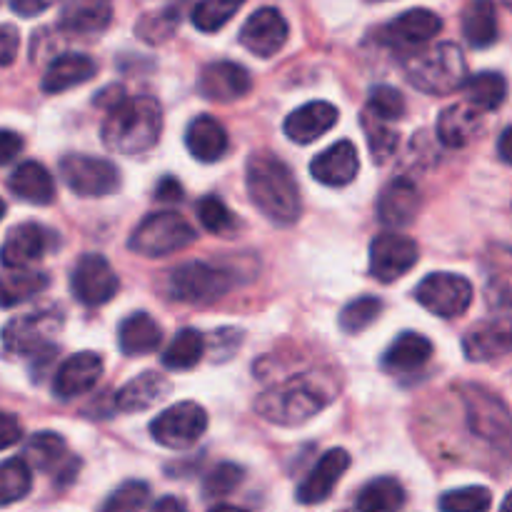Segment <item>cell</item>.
I'll return each instance as SVG.
<instances>
[{
  "label": "cell",
  "mask_w": 512,
  "mask_h": 512,
  "mask_svg": "<svg viewBox=\"0 0 512 512\" xmlns=\"http://www.w3.org/2000/svg\"><path fill=\"white\" fill-rule=\"evenodd\" d=\"M245 188L255 208L275 225H293L300 218V188L293 170L273 153H253L245 168Z\"/></svg>",
  "instance_id": "6da1fadb"
},
{
  "label": "cell",
  "mask_w": 512,
  "mask_h": 512,
  "mask_svg": "<svg viewBox=\"0 0 512 512\" xmlns=\"http://www.w3.org/2000/svg\"><path fill=\"white\" fill-rule=\"evenodd\" d=\"M163 133V108L150 95H123L103 120V143L113 153L140 155L155 148Z\"/></svg>",
  "instance_id": "7a4b0ae2"
},
{
  "label": "cell",
  "mask_w": 512,
  "mask_h": 512,
  "mask_svg": "<svg viewBox=\"0 0 512 512\" xmlns=\"http://www.w3.org/2000/svg\"><path fill=\"white\" fill-rule=\"evenodd\" d=\"M333 400V388L318 375L303 373L273 385L258 398L255 408L265 420L275 425H303Z\"/></svg>",
  "instance_id": "3957f363"
},
{
  "label": "cell",
  "mask_w": 512,
  "mask_h": 512,
  "mask_svg": "<svg viewBox=\"0 0 512 512\" xmlns=\"http://www.w3.org/2000/svg\"><path fill=\"white\" fill-rule=\"evenodd\" d=\"M408 80L428 95H450L468 80V63L455 43H440L425 53L413 55L408 63Z\"/></svg>",
  "instance_id": "277c9868"
},
{
  "label": "cell",
  "mask_w": 512,
  "mask_h": 512,
  "mask_svg": "<svg viewBox=\"0 0 512 512\" xmlns=\"http://www.w3.org/2000/svg\"><path fill=\"white\" fill-rule=\"evenodd\" d=\"M195 238L198 233L183 215L173 210H160L140 220V225L130 235L128 248L145 258H165L193 245Z\"/></svg>",
  "instance_id": "5b68a950"
},
{
  "label": "cell",
  "mask_w": 512,
  "mask_h": 512,
  "mask_svg": "<svg viewBox=\"0 0 512 512\" xmlns=\"http://www.w3.org/2000/svg\"><path fill=\"white\" fill-rule=\"evenodd\" d=\"M63 328L58 310H38L33 315L10 320L3 328V350L10 358H35L53 353L55 335Z\"/></svg>",
  "instance_id": "8992f818"
},
{
  "label": "cell",
  "mask_w": 512,
  "mask_h": 512,
  "mask_svg": "<svg viewBox=\"0 0 512 512\" xmlns=\"http://www.w3.org/2000/svg\"><path fill=\"white\" fill-rule=\"evenodd\" d=\"M465 405H468V423L478 438L488 440L495 448H512V415L508 405L480 385H465Z\"/></svg>",
  "instance_id": "52a82bcc"
},
{
  "label": "cell",
  "mask_w": 512,
  "mask_h": 512,
  "mask_svg": "<svg viewBox=\"0 0 512 512\" xmlns=\"http://www.w3.org/2000/svg\"><path fill=\"white\" fill-rule=\"evenodd\" d=\"M168 290L173 300L190 305H205L223 298L230 290L228 270L218 268L203 260H190V263L178 265L168 278Z\"/></svg>",
  "instance_id": "ba28073f"
},
{
  "label": "cell",
  "mask_w": 512,
  "mask_h": 512,
  "mask_svg": "<svg viewBox=\"0 0 512 512\" xmlns=\"http://www.w3.org/2000/svg\"><path fill=\"white\" fill-rule=\"evenodd\" d=\"M415 300L438 318H460L473 303V283L455 273H433L415 288Z\"/></svg>",
  "instance_id": "9c48e42d"
},
{
  "label": "cell",
  "mask_w": 512,
  "mask_h": 512,
  "mask_svg": "<svg viewBox=\"0 0 512 512\" xmlns=\"http://www.w3.org/2000/svg\"><path fill=\"white\" fill-rule=\"evenodd\" d=\"M205 430H208V413H205L203 405L193 403V400H185V403L163 410L150 423L153 438L170 450L193 448L203 438Z\"/></svg>",
  "instance_id": "30bf717a"
},
{
  "label": "cell",
  "mask_w": 512,
  "mask_h": 512,
  "mask_svg": "<svg viewBox=\"0 0 512 512\" xmlns=\"http://www.w3.org/2000/svg\"><path fill=\"white\" fill-rule=\"evenodd\" d=\"M60 175L65 185L83 198H103L120 185L118 168L110 160L95 158V155H65L60 160Z\"/></svg>",
  "instance_id": "8fae6325"
},
{
  "label": "cell",
  "mask_w": 512,
  "mask_h": 512,
  "mask_svg": "<svg viewBox=\"0 0 512 512\" xmlns=\"http://www.w3.org/2000/svg\"><path fill=\"white\" fill-rule=\"evenodd\" d=\"M70 288H73L78 303L88 305V308H98V305L110 303L115 298L120 280L103 255L88 253L75 263Z\"/></svg>",
  "instance_id": "7c38bea8"
},
{
  "label": "cell",
  "mask_w": 512,
  "mask_h": 512,
  "mask_svg": "<svg viewBox=\"0 0 512 512\" xmlns=\"http://www.w3.org/2000/svg\"><path fill=\"white\" fill-rule=\"evenodd\" d=\"M420 260L418 245L408 235L383 233L370 243V275L380 283L403 278Z\"/></svg>",
  "instance_id": "4fadbf2b"
},
{
  "label": "cell",
  "mask_w": 512,
  "mask_h": 512,
  "mask_svg": "<svg viewBox=\"0 0 512 512\" xmlns=\"http://www.w3.org/2000/svg\"><path fill=\"white\" fill-rule=\"evenodd\" d=\"M58 245V235L38 223L15 225L0 245V263L5 268H28Z\"/></svg>",
  "instance_id": "5bb4252c"
},
{
  "label": "cell",
  "mask_w": 512,
  "mask_h": 512,
  "mask_svg": "<svg viewBox=\"0 0 512 512\" xmlns=\"http://www.w3.org/2000/svg\"><path fill=\"white\" fill-rule=\"evenodd\" d=\"M290 25L278 8H260L245 20L240 43L258 58H273L288 43Z\"/></svg>",
  "instance_id": "9a60e30c"
},
{
  "label": "cell",
  "mask_w": 512,
  "mask_h": 512,
  "mask_svg": "<svg viewBox=\"0 0 512 512\" xmlns=\"http://www.w3.org/2000/svg\"><path fill=\"white\" fill-rule=\"evenodd\" d=\"M440 30H443L440 15H435L433 10L413 8L405 10V13L398 15L395 20H390V23L380 30V40H383L385 45H390V48L415 50L423 48L425 43H430Z\"/></svg>",
  "instance_id": "2e32d148"
},
{
  "label": "cell",
  "mask_w": 512,
  "mask_h": 512,
  "mask_svg": "<svg viewBox=\"0 0 512 512\" xmlns=\"http://www.w3.org/2000/svg\"><path fill=\"white\" fill-rule=\"evenodd\" d=\"M350 468V455L348 450L333 448L323 455V458L315 463V468L310 470L308 478L298 485L295 490V500L300 505H318L323 500H328L333 495L335 485L343 480V475Z\"/></svg>",
  "instance_id": "e0dca14e"
},
{
  "label": "cell",
  "mask_w": 512,
  "mask_h": 512,
  "mask_svg": "<svg viewBox=\"0 0 512 512\" xmlns=\"http://www.w3.org/2000/svg\"><path fill=\"white\" fill-rule=\"evenodd\" d=\"M463 348L473 363H490V360L503 358L512 350V323L498 315L480 320L465 333Z\"/></svg>",
  "instance_id": "ac0fdd59"
},
{
  "label": "cell",
  "mask_w": 512,
  "mask_h": 512,
  "mask_svg": "<svg viewBox=\"0 0 512 512\" xmlns=\"http://www.w3.org/2000/svg\"><path fill=\"white\" fill-rule=\"evenodd\" d=\"M100 375H103V360H100V355L85 350V353L68 358L55 370L53 393L60 400H73L93 390L98 385Z\"/></svg>",
  "instance_id": "d6986e66"
},
{
  "label": "cell",
  "mask_w": 512,
  "mask_h": 512,
  "mask_svg": "<svg viewBox=\"0 0 512 512\" xmlns=\"http://www.w3.org/2000/svg\"><path fill=\"white\" fill-rule=\"evenodd\" d=\"M253 88V78L248 70L230 60H220V63L205 65L200 73V93L208 100H218V103H230L243 95L250 93Z\"/></svg>",
  "instance_id": "ffe728a7"
},
{
  "label": "cell",
  "mask_w": 512,
  "mask_h": 512,
  "mask_svg": "<svg viewBox=\"0 0 512 512\" xmlns=\"http://www.w3.org/2000/svg\"><path fill=\"white\" fill-rule=\"evenodd\" d=\"M360 170L358 150L350 140H340V143L330 145L325 153L310 163V173L318 183L328 185V188H345L355 180Z\"/></svg>",
  "instance_id": "44dd1931"
},
{
  "label": "cell",
  "mask_w": 512,
  "mask_h": 512,
  "mask_svg": "<svg viewBox=\"0 0 512 512\" xmlns=\"http://www.w3.org/2000/svg\"><path fill=\"white\" fill-rule=\"evenodd\" d=\"M420 210V190L413 180L395 178L378 198V218L385 228H405Z\"/></svg>",
  "instance_id": "7402d4cb"
},
{
  "label": "cell",
  "mask_w": 512,
  "mask_h": 512,
  "mask_svg": "<svg viewBox=\"0 0 512 512\" xmlns=\"http://www.w3.org/2000/svg\"><path fill=\"white\" fill-rule=\"evenodd\" d=\"M340 113L333 103H325V100H313V103L300 105L298 110L285 118V135H288L293 143L308 145L313 140H318L320 135L328 133L335 123H338Z\"/></svg>",
  "instance_id": "603a6c76"
},
{
  "label": "cell",
  "mask_w": 512,
  "mask_h": 512,
  "mask_svg": "<svg viewBox=\"0 0 512 512\" xmlns=\"http://www.w3.org/2000/svg\"><path fill=\"white\" fill-rule=\"evenodd\" d=\"M170 390H173V383L163 373L145 370L143 375H138V378H133L118 390V395H115V408L120 413H140V410L153 408L155 403L168 398Z\"/></svg>",
  "instance_id": "cb8c5ba5"
},
{
  "label": "cell",
  "mask_w": 512,
  "mask_h": 512,
  "mask_svg": "<svg viewBox=\"0 0 512 512\" xmlns=\"http://www.w3.org/2000/svg\"><path fill=\"white\" fill-rule=\"evenodd\" d=\"M483 128V110L470 100L450 105L438 118V138L445 148H465Z\"/></svg>",
  "instance_id": "d4e9b609"
},
{
  "label": "cell",
  "mask_w": 512,
  "mask_h": 512,
  "mask_svg": "<svg viewBox=\"0 0 512 512\" xmlns=\"http://www.w3.org/2000/svg\"><path fill=\"white\" fill-rule=\"evenodd\" d=\"M113 20L110 0H65L60 10V28L68 33H103Z\"/></svg>",
  "instance_id": "484cf974"
},
{
  "label": "cell",
  "mask_w": 512,
  "mask_h": 512,
  "mask_svg": "<svg viewBox=\"0 0 512 512\" xmlns=\"http://www.w3.org/2000/svg\"><path fill=\"white\" fill-rule=\"evenodd\" d=\"M8 188L15 198L25 200L33 205H48L55 198V180L48 173V168L35 160H25L10 173Z\"/></svg>",
  "instance_id": "4316f807"
},
{
  "label": "cell",
  "mask_w": 512,
  "mask_h": 512,
  "mask_svg": "<svg viewBox=\"0 0 512 512\" xmlns=\"http://www.w3.org/2000/svg\"><path fill=\"white\" fill-rule=\"evenodd\" d=\"M93 75H95L93 58H88V55L83 53H65V55H58V58L48 65L40 88H43V93L48 95L65 93V90L75 88V85L88 83Z\"/></svg>",
  "instance_id": "83f0119b"
},
{
  "label": "cell",
  "mask_w": 512,
  "mask_h": 512,
  "mask_svg": "<svg viewBox=\"0 0 512 512\" xmlns=\"http://www.w3.org/2000/svg\"><path fill=\"white\" fill-rule=\"evenodd\" d=\"M185 145H188L190 155L195 160H200V163H215V160H220L228 153L230 140L218 120L210 118V115H200V118H195L188 125Z\"/></svg>",
  "instance_id": "f1b7e54d"
},
{
  "label": "cell",
  "mask_w": 512,
  "mask_h": 512,
  "mask_svg": "<svg viewBox=\"0 0 512 512\" xmlns=\"http://www.w3.org/2000/svg\"><path fill=\"white\" fill-rule=\"evenodd\" d=\"M160 340H163V330H160V325L148 313L128 315L118 328L120 350L125 355H130V358L155 353Z\"/></svg>",
  "instance_id": "f546056e"
},
{
  "label": "cell",
  "mask_w": 512,
  "mask_h": 512,
  "mask_svg": "<svg viewBox=\"0 0 512 512\" xmlns=\"http://www.w3.org/2000/svg\"><path fill=\"white\" fill-rule=\"evenodd\" d=\"M433 358V343L420 333H403L385 353V368L390 373H408L423 368Z\"/></svg>",
  "instance_id": "4dcf8cb0"
},
{
  "label": "cell",
  "mask_w": 512,
  "mask_h": 512,
  "mask_svg": "<svg viewBox=\"0 0 512 512\" xmlns=\"http://www.w3.org/2000/svg\"><path fill=\"white\" fill-rule=\"evenodd\" d=\"M48 288V275L28 268H8L0 273V308H15Z\"/></svg>",
  "instance_id": "1f68e13d"
},
{
  "label": "cell",
  "mask_w": 512,
  "mask_h": 512,
  "mask_svg": "<svg viewBox=\"0 0 512 512\" xmlns=\"http://www.w3.org/2000/svg\"><path fill=\"white\" fill-rule=\"evenodd\" d=\"M463 33L473 48H490L498 40V10L493 0H473L463 13Z\"/></svg>",
  "instance_id": "d6a6232c"
},
{
  "label": "cell",
  "mask_w": 512,
  "mask_h": 512,
  "mask_svg": "<svg viewBox=\"0 0 512 512\" xmlns=\"http://www.w3.org/2000/svg\"><path fill=\"white\" fill-rule=\"evenodd\" d=\"M405 505V490L395 478H378L360 490L355 508L363 512H390Z\"/></svg>",
  "instance_id": "836d02e7"
},
{
  "label": "cell",
  "mask_w": 512,
  "mask_h": 512,
  "mask_svg": "<svg viewBox=\"0 0 512 512\" xmlns=\"http://www.w3.org/2000/svg\"><path fill=\"white\" fill-rule=\"evenodd\" d=\"M463 88L470 103L483 110V113L498 110L505 103V95H508V83H505V78L500 73L473 75V78L465 80Z\"/></svg>",
  "instance_id": "e575fe53"
},
{
  "label": "cell",
  "mask_w": 512,
  "mask_h": 512,
  "mask_svg": "<svg viewBox=\"0 0 512 512\" xmlns=\"http://www.w3.org/2000/svg\"><path fill=\"white\" fill-rule=\"evenodd\" d=\"M205 338L193 328H183L163 353V365L170 370H190L203 360Z\"/></svg>",
  "instance_id": "d590c367"
},
{
  "label": "cell",
  "mask_w": 512,
  "mask_h": 512,
  "mask_svg": "<svg viewBox=\"0 0 512 512\" xmlns=\"http://www.w3.org/2000/svg\"><path fill=\"white\" fill-rule=\"evenodd\" d=\"M33 488V470L28 460L13 458L0 463V508L23 500Z\"/></svg>",
  "instance_id": "8d00e7d4"
},
{
  "label": "cell",
  "mask_w": 512,
  "mask_h": 512,
  "mask_svg": "<svg viewBox=\"0 0 512 512\" xmlns=\"http://www.w3.org/2000/svg\"><path fill=\"white\" fill-rule=\"evenodd\" d=\"M68 458V445L60 438L58 433H38L28 440V448H25V460H28L33 468L50 470L60 468V463Z\"/></svg>",
  "instance_id": "74e56055"
},
{
  "label": "cell",
  "mask_w": 512,
  "mask_h": 512,
  "mask_svg": "<svg viewBox=\"0 0 512 512\" xmlns=\"http://www.w3.org/2000/svg\"><path fill=\"white\" fill-rule=\"evenodd\" d=\"M363 130H365V138H368L370 153H373L375 163L378 165L388 163V160L395 155V150H398V143H400L398 133L393 130V123H390V120L378 118V115H373L370 110H365Z\"/></svg>",
  "instance_id": "f35d334b"
},
{
  "label": "cell",
  "mask_w": 512,
  "mask_h": 512,
  "mask_svg": "<svg viewBox=\"0 0 512 512\" xmlns=\"http://www.w3.org/2000/svg\"><path fill=\"white\" fill-rule=\"evenodd\" d=\"M243 5L245 0H200L193 10V25L200 33H215V30L223 28Z\"/></svg>",
  "instance_id": "ab89813d"
},
{
  "label": "cell",
  "mask_w": 512,
  "mask_h": 512,
  "mask_svg": "<svg viewBox=\"0 0 512 512\" xmlns=\"http://www.w3.org/2000/svg\"><path fill=\"white\" fill-rule=\"evenodd\" d=\"M380 310H383V300L373 298V295L353 300V303L345 305V310L340 313V328H343L345 333H360V330H365L368 325H373L375 320H378Z\"/></svg>",
  "instance_id": "60d3db41"
},
{
  "label": "cell",
  "mask_w": 512,
  "mask_h": 512,
  "mask_svg": "<svg viewBox=\"0 0 512 512\" xmlns=\"http://www.w3.org/2000/svg\"><path fill=\"white\" fill-rule=\"evenodd\" d=\"M493 505L488 488H460L450 490L440 498V510L445 512H483Z\"/></svg>",
  "instance_id": "b9f144b4"
},
{
  "label": "cell",
  "mask_w": 512,
  "mask_h": 512,
  "mask_svg": "<svg viewBox=\"0 0 512 512\" xmlns=\"http://www.w3.org/2000/svg\"><path fill=\"white\" fill-rule=\"evenodd\" d=\"M198 220L208 233H228L235 225L233 213H230L228 205L223 203V198L218 195H205L198 200Z\"/></svg>",
  "instance_id": "7bdbcfd3"
},
{
  "label": "cell",
  "mask_w": 512,
  "mask_h": 512,
  "mask_svg": "<svg viewBox=\"0 0 512 512\" xmlns=\"http://www.w3.org/2000/svg\"><path fill=\"white\" fill-rule=\"evenodd\" d=\"M405 108H408V105H405L403 93L390 88V85H378V88H373L368 105H365V110H370V113L378 115V118L390 120V123L403 118Z\"/></svg>",
  "instance_id": "ee69618b"
},
{
  "label": "cell",
  "mask_w": 512,
  "mask_h": 512,
  "mask_svg": "<svg viewBox=\"0 0 512 512\" xmlns=\"http://www.w3.org/2000/svg\"><path fill=\"white\" fill-rule=\"evenodd\" d=\"M150 503V488L138 480H128V483L120 485L108 500H105L103 508L108 512H133L143 510Z\"/></svg>",
  "instance_id": "f6af8a7d"
},
{
  "label": "cell",
  "mask_w": 512,
  "mask_h": 512,
  "mask_svg": "<svg viewBox=\"0 0 512 512\" xmlns=\"http://www.w3.org/2000/svg\"><path fill=\"white\" fill-rule=\"evenodd\" d=\"M243 483V468H238L235 463H220L213 473H208L203 483V495L208 500L213 498H225V495L233 493L238 485Z\"/></svg>",
  "instance_id": "bcb514c9"
},
{
  "label": "cell",
  "mask_w": 512,
  "mask_h": 512,
  "mask_svg": "<svg viewBox=\"0 0 512 512\" xmlns=\"http://www.w3.org/2000/svg\"><path fill=\"white\" fill-rule=\"evenodd\" d=\"M20 50V33L13 25H0V68L13 65Z\"/></svg>",
  "instance_id": "7dc6e473"
},
{
  "label": "cell",
  "mask_w": 512,
  "mask_h": 512,
  "mask_svg": "<svg viewBox=\"0 0 512 512\" xmlns=\"http://www.w3.org/2000/svg\"><path fill=\"white\" fill-rule=\"evenodd\" d=\"M23 438V428H20L18 418H13L10 413H0V450L13 448L15 443H20Z\"/></svg>",
  "instance_id": "c3c4849f"
},
{
  "label": "cell",
  "mask_w": 512,
  "mask_h": 512,
  "mask_svg": "<svg viewBox=\"0 0 512 512\" xmlns=\"http://www.w3.org/2000/svg\"><path fill=\"white\" fill-rule=\"evenodd\" d=\"M23 150V138L13 130H0V165L10 163Z\"/></svg>",
  "instance_id": "681fc988"
},
{
  "label": "cell",
  "mask_w": 512,
  "mask_h": 512,
  "mask_svg": "<svg viewBox=\"0 0 512 512\" xmlns=\"http://www.w3.org/2000/svg\"><path fill=\"white\" fill-rule=\"evenodd\" d=\"M55 3H58V0H8L10 8H13L18 15H23V18H35V15L53 8Z\"/></svg>",
  "instance_id": "f907efd6"
},
{
  "label": "cell",
  "mask_w": 512,
  "mask_h": 512,
  "mask_svg": "<svg viewBox=\"0 0 512 512\" xmlns=\"http://www.w3.org/2000/svg\"><path fill=\"white\" fill-rule=\"evenodd\" d=\"M155 198L165 200V203H175V200L183 198V185L175 178H163L155 188Z\"/></svg>",
  "instance_id": "816d5d0a"
},
{
  "label": "cell",
  "mask_w": 512,
  "mask_h": 512,
  "mask_svg": "<svg viewBox=\"0 0 512 512\" xmlns=\"http://www.w3.org/2000/svg\"><path fill=\"white\" fill-rule=\"evenodd\" d=\"M498 153H500V158L505 160V163L512 165V125H510V128H505L503 135H500Z\"/></svg>",
  "instance_id": "f5cc1de1"
},
{
  "label": "cell",
  "mask_w": 512,
  "mask_h": 512,
  "mask_svg": "<svg viewBox=\"0 0 512 512\" xmlns=\"http://www.w3.org/2000/svg\"><path fill=\"white\" fill-rule=\"evenodd\" d=\"M155 510H185V503L178 498H163L155 503Z\"/></svg>",
  "instance_id": "db71d44e"
},
{
  "label": "cell",
  "mask_w": 512,
  "mask_h": 512,
  "mask_svg": "<svg viewBox=\"0 0 512 512\" xmlns=\"http://www.w3.org/2000/svg\"><path fill=\"white\" fill-rule=\"evenodd\" d=\"M503 510H505V512H512V493L508 495V498L503 500Z\"/></svg>",
  "instance_id": "11a10c76"
},
{
  "label": "cell",
  "mask_w": 512,
  "mask_h": 512,
  "mask_svg": "<svg viewBox=\"0 0 512 512\" xmlns=\"http://www.w3.org/2000/svg\"><path fill=\"white\" fill-rule=\"evenodd\" d=\"M3 215H5V203H3V198H0V220H3Z\"/></svg>",
  "instance_id": "9f6ffc18"
},
{
  "label": "cell",
  "mask_w": 512,
  "mask_h": 512,
  "mask_svg": "<svg viewBox=\"0 0 512 512\" xmlns=\"http://www.w3.org/2000/svg\"><path fill=\"white\" fill-rule=\"evenodd\" d=\"M370 3H383V0H370Z\"/></svg>",
  "instance_id": "6f0895ef"
}]
</instances>
